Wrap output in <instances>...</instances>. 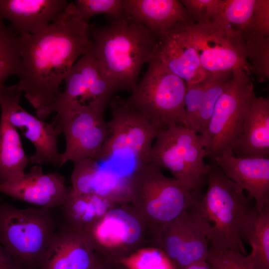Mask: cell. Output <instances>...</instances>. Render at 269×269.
<instances>
[{
  "label": "cell",
  "mask_w": 269,
  "mask_h": 269,
  "mask_svg": "<svg viewBox=\"0 0 269 269\" xmlns=\"http://www.w3.org/2000/svg\"><path fill=\"white\" fill-rule=\"evenodd\" d=\"M66 0H0V18L8 19L19 36L38 34L66 8Z\"/></svg>",
  "instance_id": "ac0fdd59"
},
{
  "label": "cell",
  "mask_w": 269,
  "mask_h": 269,
  "mask_svg": "<svg viewBox=\"0 0 269 269\" xmlns=\"http://www.w3.org/2000/svg\"><path fill=\"white\" fill-rule=\"evenodd\" d=\"M85 234L96 255L110 263L143 248L160 247L158 237L130 203L115 206Z\"/></svg>",
  "instance_id": "52a82bcc"
},
{
  "label": "cell",
  "mask_w": 269,
  "mask_h": 269,
  "mask_svg": "<svg viewBox=\"0 0 269 269\" xmlns=\"http://www.w3.org/2000/svg\"><path fill=\"white\" fill-rule=\"evenodd\" d=\"M97 259L85 233L62 226L55 232L37 269H89Z\"/></svg>",
  "instance_id": "44dd1931"
},
{
  "label": "cell",
  "mask_w": 269,
  "mask_h": 269,
  "mask_svg": "<svg viewBox=\"0 0 269 269\" xmlns=\"http://www.w3.org/2000/svg\"><path fill=\"white\" fill-rule=\"evenodd\" d=\"M71 187L57 173H44L41 165L33 166L20 179L0 184V192L12 198L47 209L60 207Z\"/></svg>",
  "instance_id": "2e32d148"
},
{
  "label": "cell",
  "mask_w": 269,
  "mask_h": 269,
  "mask_svg": "<svg viewBox=\"0 0 269 269\" xmlns=\"http://www.w3.org/2000/svg\"><path fill=\"white\" fill-rule=\"evenodd\" d=\"M256 0H224L222 16L227 25L245 41L250 36Z\"/></svg>",
  "instance_id": "83f0119b"
},
{
  "label": "cell",
  "mask_w": 269,
  "mask_h": 269,
  "mask_svg": "<svg viewBox=\"0 0 269 269\" xmlns=\"http://www.w3.org/2000/svg\"><path fill=\"white\" fill-rule=\"evenodd\" d=\"M124 13L158 36L180 22L194 23L178 0H122Z\"/></svg>",
  "instance_id": "603a6c76"
},
{
  "label": "cell",
  "mask_w": 269,
  "mask_h": 269,
  "mask_svg": "<svg viewBox=\"0 0 269 269\" xmlns=\"http://www.w3.org/2000/svg\"><path fill=\"white\" fill-rule=\"evenodd\" d=\"M155 58L187 84L203 80L210 74L203 69L195 48L175 24L158 35Z\"/></svg>",
  "instance_id": "ffe728a7"
},
{
  "label": "cell",
  "mask_w": 269,
  "mask_h": 269,
  "mask_svg": "<svg viewBox=\"0 0 269 269\" xmlns=\"http://www.w3.org/2000/svg\"><path fill=\"white\" fill-rule=\"evenodd\" d=\"M230 83L219 97L208 124L198 134L211 160L224 153L233 154L234 142L239 134L246 109L256 94L249 75L242 68L232 72Z\"/></svg>",
  "instance_id": "9c48e42d"
},
{
  "label": "cell",
  "mask_w": 269,
  "mask_h": 269,
  "mask_svg": "<svg viewBox=\"0 0 269 269\" xmlns=\"http://www.w3.org/2000/svg\"><path fill=\"white\" fill-rule=\"evenodd\" d=\"M202 195L165 176L151 161L137 166L130 180V203L159 239L164 226L196 205Z\"/></svg>",
  "instance_id": "277c9868"
},
{
  "label": "cell",
  "mask_w": 269,
  "mask_h": 269,
  "mask_svg": "<svg viewBox=\"0 0 269 269\" xmlns=\"http://www.w3.org/2000/svg\"><path fill=\"white\" fill-rule=\"evenodd\" d=\"M73 2L80 16L88 24L90 18L96 15L109 14L115 18L123 13L122 0H76Z\"/></svg>",
  "instance_id": "d6a6232c"
},
{
  "label": "cell",
  "mask_w": 269,
  "mask_h": 269,
  "mask_svg": "<svg viewBox=\"0 0 269 269\" xmlns=\"http://www.w3.org/2000/svg\"><path fill=\"white\" fill-rule=\"evenodd\" d=\"M131 177L86 158L73 162L71 187L75 192L97 195L117 204L128 203Z\"/></svg>",
  "instance_id": "e0dca14e"
},
{
  "label": "cell",
  "mask_w": 269,
  "mask_h": 269,
  "mask_svg": "<svg viewBox=\"0 0 269 269\" xmlns=\"http://www.w3.org/2000/svg\"><path fill=\"white\" fill-rule=\"evenodd\" d=\"M206 262L212 269H255L247 255L231 250L209 248Z\"/></svg>",
  "instance_id": "836d02e7"
},
{
  "label": "cell",
  "mask_w": 269,
  "mask_h": 269,
  "mask_svg": "<svg viewBox=\"0 0 269 269\" xmlns=\"http://www.w3.org/2000/svg\"><path fill=\"white\" fill-rule=\"evenodd\" d=\"M94 55L104 75L132 90L141 68L155 57L158 36L123 13L107 24L89 25Z\"/></svg>",
  "instance_id": "7a4b0ae2"
},
{
  "label": "cell",
  "mask_w": 269,
  "mask_h": 269,
  "mask_svg": "<svg viewBox=\"0 0 269 269\" xmlns=\"http://www.w3.org/2000/svg\"><path fill=\"white\" fill-rule=\"evenodd\" d=\"M266 37H269V0H256L249 38Z\"/></svg>",
  "instance_id": "d590c367"
},
{
  "label": "cell",
  "mask_w": 269,
  "mask_h": 269,
  "mask_svg": "<svg viewBox=\"0 0 269 269\" xmlns=\"http://www.w3.org/2000/svg\"><path fill=\"white\" fill-rule=\"evenodd\" d=\"M242 239L250 245L247 255L255 269H269V205L259 210L253 207L240 231Z\"/></svg>",
  "instance_id": "484cf974"
},
{
  "label": "cell",
  "mask_w": 269,
  "mask_h": 269,
  "mask_svg": "<svg viewBox=\"0 0 269 269\" xmlns=\"http://www.w3.org/2000/svg\"><path fill=\"white\" fill-rule=\"evenodd\" d=\"M194 23L229 28L222 16L224 0H181Z\"/></svg>",
  "instance_id": "4dcf8cb0"
},
{
  "label": "cell",
  "mask_w": 269,
  "mask_h": 269,
  "mask_svg": "<svg viewBox=\"0 0 269 269\" xmlns=\"http://www.w3.org/2000/svg\"><path fill=\"white\" fill-rule=\"evenodd\" d=\"M117 205L104 197L70 191L59 208L63 226L73 231L85 233L91 227Z\"/></svg>",
  "instance_id": "cb8c5ba5"
},
{
  "label": "cell",
  "mask_w": 269,
  "mask_h": 269,
  "mask_svg": "<svg viewBox=\"0 0 269 269\" xmlns=\"http://www.w3.org/2000/svg\"><path fill=\"white\" fill-rule=\"evenodd\" d=\"M149 157L161 169L168 170L186 190L202 194L209 165L198 134L182 126L172 125L158 131Z\"/></svg>",
  "instance_id": "ba28073f"
},
{
  "label": "cell",
  "mask_w": 269,
  "mask_h": 269,
  "mask_svg": "<svg viewBox=\"0 0 269 269\" xmlns=\"http://www.w3.org/2000/svg\"><path fill=\"white\" fill-rule=\"evenodd\" d=\"M118 263L127 269H178L163 250L157 247L140 249Z\"/></svg>",
  "instance_id": "f546056e"
},
{
  "label": "cell",
  "mask_w": 269,
  "mask_h": 269,
  "mask_svg": "<svg viewBox=\"0 0 269 269\" xmlns=\"http://www.w3.org/2000/svg\"><path fill=\"white\" fill-rule=\"evenodd\" d=\"M233 152L240 158H269V98L255 95L251 99Z\"/></svg>",
  "instance_id": "7402d4cb"
},
{
  "label": "cell",
  "mask_w": 269,
  "mask_h": 269,
  "mask_svg": "<svg viewBox=\"0 0 269 269\" xmlns=\"http://www.w3.org/2000/svg\"><path fill=\"white\" fill-rule=\"evenodd\" d=\"M58 229L51 209L17 208L0 201V244L25 269H37Z\"/></svg>",
  "instance_id": "8992f818"
},
{
  "label": "cell",
  "mask_w": 269,
  "mask_h": 269,
  "mask_svg": "<svg viewBox=\"0 0 269 269\" xmlns=\"http://www.w3.org/2000/svg\"><path fill=\"white\" fill-rule=\"evenodd\" d=\"M112 264L114 263H108L98 257L97 261L89 269H108Z\"/></svg>",
  "instance_id": "74e56055"
},
{
  "label": "cell",
  "mask_w": 269,
  "mask_h": 269,
  "mask_svg": "<svg viewBox=\"0 0 269 269\" xmlns=\"http://www.w3.org/2000/svg\"><path fill=\"white\" fill-rule=\"evenodd\" d=\"M0 108V184H2L22 177L29 160L17 129L10 123L6 110Z\"/></svg>",
  "instance_id": "d4e9b609"
},
{
  "label": "cell",
  "mask_w": 269,
  "mask_h": 269,
  "mask_svg": "<svg viewBox=\"0 0 269 269\" xmlns=\"http://www.w3.org/2000/svg\"><path fill=\"white\" fill-rule=\"evenodd\" d=\"M108 269H127L119 263H114V264H112Z\"/></svg>",
  "instance_id": "ab89813d"
},
{
  "label": "cell",
  "mask_w": 269,
  "mask_h": 269,
  "mask_svg": "<svg viewBox=\"0 0 269 269\" xmlns=\"http://www.w3.org/2000/svg\"><path fill=\"white\" fill-rule=\"evenodd\" d=\"M212 74L210 73L205 79L198 82L186 83L185 114L187 128L193 131L204 93L210 82Z\"/></svg>",
  "instance_id": "e575fe53"
},
{
  "label": "cell",
  "mask_w": 269,
  "mask_h": 269,
  "mask_svg": "<svg viewBox=\"0 0 269 269\" xmlns=\"http://www.w3.org/2000/svg\"><path fill=\"white\" fill-rule=\"evenodd\" d=\"M185 269H212L210 265L206 262L202 261L191 265Z\"/></svg>",
  "instance_id": "f35d334b"
},
{
  "label": "cell",
  "mask_w": 269,
  "mask_h": 269,
  "mask_svg": "<svg viewBox=\"0 0 269 269\" xmlns=\"http://www.w3.org/2000/svg\"><path fill=\"white\" fill-rule=\"evenodd\" d=\"M245 41L250 70L259 82L269 78V37L252 38Z\"/></svg>",
  "instance_id": "1f68e13d"
},
{
  "label": "cell",
  "mask_w": 269,
  "mask_h": 269,
  "mask_svg": "<svg viewBox=\"0 0 269 269\" xmlns=\"http://www.w3.org/2000/svg\"><path fill=\"white\" fill-rule=\"evenodd\" d=\"M109 104L112 118L108 122L107 137L94 160L100 162L114 157L132 158L135 168L149 161L152 143L158 131L126 99L112 97Z\"/></svg>",
  "instance_id": "30bf717a"
},
{
  "label": "cell",
  "mask_w": 269,
  "mask_h": 269,
  "mask_svg": "<svg viewBox=\"0 0 269 269\" xmlns=\"http://www.w3.org/2000/svg\"><path fill=\"white\" fill-rule=\"evenodd\" d=\"M106 107L100 105H70L58 110L54 120L63 133L66 147L61 154L62 166L86 158H94L100 151L107 135L108 122L104 112Z\"/></svg>",
  "instance_id": "7c38bea8"
},
{
  "label": "cell",
  "mask_w": 269,
  "mask_h": 269,
  "mask_svg": "<svg viewBox=\"0 0 269 269\" xmlns=\"http://www.w3.org/2000/svg\"><path fill=\"white\" fill-rule=\"evenodd\" d=\"M213 161L255 200L258 210L269 205V158H240L225 153Z\"/></svg>",
  "instance_id": "d6986e66"
},
{
  "label": "cell",
  "mask_w": 269,
  "mask_h": 269,
  "mask_svg": "<svg viewBox=\"0 0 269 269\" xmlns=\"http://www.w3.org/2000/svg\"><path fill=\"white\" fill-rule=\"evenodd\" d=\"M88 23L69 2L57 19L42 32L19 36L23 74L18 89L44 120L58 101L61 84L76 61L90 48Z\"/></svg>",
  "instance_id": "6da1fadb"
},
{
  "label": "cell",
  "mask_w": 269,
  "mask_h": 269,
  "mask_svg": "<svg viewBox=\"0 0 269 269\" xmlns=\"http://www.w3.org/2000/svg\"><path fill=\"white\" fill-rule=\"evenodd\" d=\"M126 101L157 131L172 125L187 128L184 109L186 83L154 58Z\"/></svg>",
  "instance_id": "5b68a950"
},
{
  "label": "cell",
  "mask_w": 269,
  "mask_h": 269,
  "mask_svg": "<svg viewBox=\"0 0 269 269\" xmlns=\"http://www.w3.org/2000/svg\"><path fill=\"white\" fill-rule=\"evenodd\" d=\"M175 26L195 48L206 73L242 68L250 75L245 41L240 34L219 25L180 22Z\"/></svg>",
  "instance_id": "8fae6325"
},
{
  "label": "cell",
  "mask_w": 269,
  "mask_h": 269,
  "mask_svg": "<svg viewBox=\"0 0 269 269\" xmlns=\"http://www.w3.org/2000/svg\"><path fill=\"white\" fill-rule=\"evenodd\" d=\"M0 269H25L14 256L0 244Z\"/></svg>",
  "instance_id": "8d00e7d4"
},
{
  "label": "cell",
  "mask_w": 269,
  "mask_h": 269,
  "mask_svg": "<svg viewBox=\"0 0 269 269\" xmlns=\"http://www.w3.org/2000/svg\"><path fill=\"white\" fill-rule=\"evenodd\" d=\"M232 72L213 73L202 101L193 131L200 134L206 128L215 105L232 78Z\"/></svg>",
  "instance_id": "f1b7e54d"
},
{
  "label": "cell",
  "mask_w": 269,
  "mask_h": 269,
  "mask_svg": "<svg viewBox=\"0 0 269 269\" xmlns=\"http://www.w3.org/2000/svg\"><path fill=\"white\" fill-rule=\"evenodd\" d=\"M209 165L207 191L192 208L202 222L209 248L246 255L240 231L253 208L250 199L214 161Z\"/></svg>",
  "instance_id": "3957f363"
},
{
  "label": "cell",
  "mask_w": 269,
  "mask_h": 269,
  "mask_svg": "<svg viewBox=\"0 0 269 269\" xmlns=\"http://www.w3.org/2000/svg\"><path fill=\"white\" fill-rule=\"evenodd\" d=\"M22 74L19 36L0 18V86L4 85L9 77L16 75L19 78Z\"/></svg>",
  "instance_id": "4316f807"
},
{
  "label": "cell",
  "mask_w": 269,
  "mask_h": 269,
  "mask_svg": "<svg viewBox=\"0 0 269 269\" xmlns=\"http://www.w3.org/2000/svg\"><path fill=\"white\" fill-rule=\"evenodd\" d=\"M65 88L51 110V114L70 105H101L107 107L113 94L124 90L102 71L92 49L75 63L64 80Z\"/></svg>",
  "instance_id": "5bb4252c"
},
{
  "label": "cell",
  "mask_w": 269,
  "mask_h": 269,
  "mask_svg": "<svg viewBox=\"0 0 269 269\" xmlns=\"http://www.w3.org/2000/svg\"><path fill=\"white\" fill-rule=\"evenodd\" d=\"M160 248L178 269L206 261L209 243L202 222L192 207L162 230Z\"/></svg>",
  "instance_id": "9a60e30c"
},
{
  "label": "cell",
  "mask_w": 269,
  "mask_h": 269,
  "mask_svg": "<svg viewBox=\"0 0 269 269\" xmlns=\"http://www.w3.org/2000/svg\"><path fill=\"white\" fill-rule=\"evenodd\" d=\"M21 93L17 85L0 87V107L6 111L10 123L34 146L35 152L29 157L36 165L51 163L61 166V154L58 148L61 134L55 122L46 123L28 112L20 105Z\"/></svg>",
  "instance_id": "4fadbf2b"
}]
</instances>
